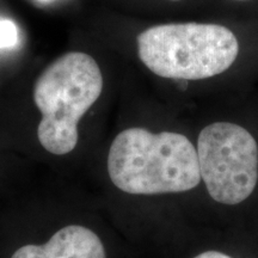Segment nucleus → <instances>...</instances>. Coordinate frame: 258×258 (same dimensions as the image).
<instances>
[{"instance_id": "f257e3e1", "label": "nucleus", "mask_w": 258, "mask_h": 258, "mask_svg": "<svg viewBox=\"0 0 258 258\" xmlns=\"http://www.w3.org/2000/svg\"><path fill=\"white\" fill-rule=\"evenodd\" d=\"M108 172L118 189L133 195L183 192L201 180L198 150L185 135L129 128L112 141Z\"/></svg>"}, {"instance_id": "f03ea898", "label": "nucleus", "mask_w": 258, "mask_h": 258, "mask_svg": "<svg viewBox=\"0 0 258 258\" xmlns=\"http://www.w3.org/2000/svg\"><path fill=\"white\" fill-rule=\"evenodd\" d=\"M138 54L158 77L202 80L220 76L233 66L240 53L237 35L214 23H167L139 35Z\"/></svg>"}, {"instance_id": "7ed1b4c3", "label": "nucleus", "mask_w": 258, "mask_h": 258, "mask_svg": "<svg viewBox=\"0 0 258 258\" xmlns=\"http://www.w3.org/2000/svg\"><path fill=\"white\" fill-rule=\"evenodd\" d=\"M103 76L89 54L71 51L50 63L34 86L42 118L37 138L49 153L63 156L78 144V123L99 98Z\"/></svg>"}, {"instance_id": "20e7f679", "label": "nucleus", "mask_w": 258, "mask_h": 258, "mask_svg": "<svg viewBox=\"0 0 258 258\" xmlns=\"http://www.w3.org/2000/svg\"><path fill=\"white\" fill-rule=\"evenodd\" d=\"M200 173L209 195L224 205H238L258 180V145L252 134L232 122H215L198 139Z\"/></svg>"}, {"instance_id": "39448f33", "label": "nucleus", "mask_w": 258, "mask_h": 258, "mask_svg": "<svg viewBox=\"0 0 258 258\" xmlns=\"http://www.w3.org/2000/svg\"><path fill=\"white\" fill-rule=\"evenodd\" d=\"M10 258H106L102 240L88 227L61 228L46 244L24 245Z\"/></svg>"}, {"instance_id": "423d86ee", "label": "nucleus", "mask_w": 258, "mask_h": 258, "mask_svg": "<svg viewBox=\"0 0 258 258\" xmlns=\"http://www.w3.org/2000/svg\"><path fill=\"white\" fill-rule=\"evenodd\" d=\"M18 42V28L10 19H0V49L12 48Z\"/></svg>"}, {"instance_id": "0eeeda50", "label": "nucleus", "mask_w": 258, "mask_h": 258, "mask_svg": "<svg viewBox=\"0 0 258 258\" xmlns=\"http://www.w3.org/2000/svg\"><path fill=\"white\" fill-rule=\"evenodd\" d=\"M195 258H232L227 254L219 252V251H206V252L200 253L199 256H196Z\"/></svg>"}, {"instance_id": "6e6552de", "label": "nucleus", "mask_w": 258, "mask_h": 258, "mask_svg": "<svg viewBox=\"0 0 258 258\" xmlns=\"http://www.w3.org/2000/svg\"><path fill=\"white\" fill-rule=\"evenodd\" d=\"M233 2H250V0H233Z\"/></svg>"}, {"instance_id": "1a4fd4ad", "label": "nucleus", "mask_w": 258, "mask_h": 258, "mask_svg": "<svg viewBox=\"0 0 258 258\" xmlns=\"http://www.w3.org/2000/svg\"><path fill=\"white\" fill-rule=\"evenodd\" d=\"M171 2H178V0H171Z\"/></svg>"}]
</instances>
